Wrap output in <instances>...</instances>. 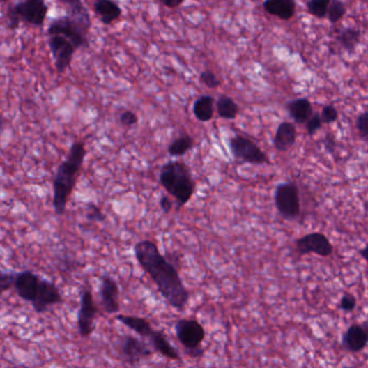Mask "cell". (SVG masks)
<instances>
[{"instance_id": "cb8c5ba5", "label": "cell", "mask_w": 368, "mask_h": 368, "mask_svg": "<svg viewBox=\"0 0 368 368\" xmlns=\"http://www.w3.org/2000/svg\"><path fill=\"white\" fill-rule=\"evenodd\" d=\"M360 39H361V31L352 27L342 29L337 37L340 46L348 53H353L355 51L356 47L359 46Z\"/></svg>"}, {"instance_id": "9a60e30c", "label": "cell", "mask_w": 368, "mask_h": 368, "mask_svg": "<svg viewBox=\"0 0 368 368\" xmlns=\"http://www.w3.org/2000/svg\"><path fill=\"white\" fill-rule=\"evenodd\" d=\"M100 297L102 307L106 314H115L119 312V287L113 277L104 275L100 280Z\"/></svg>"}, {"instance_id": "ffe728a7", "label": "cell", "mask_w": 368, "mask_h": 368, "mask_svg": "<svg viewBox=\"0 0 368 368\" xmlns=\"http://www.w3.org/2000/svg\"><path fill=\"white\" fill-rule=\"evenodd\" d=\"M287 113L296 123L305 125L314 115V107L308 98H297L286 104Z\"/></svg>"}, {"instance_id": "30bf717a", "label": "cell", "mask_w": 368, "mask_h": 368, "mask_svg": "<svg viewBox=\"0 0 368 368\" xmlns=\"http://www.w3.org/2000/svg\"><path fill=\"white\" fill-rule=\"evenodd\" d=\"M119 352L122 360L130 365H137L139 362L153 354V349L147 342L131 335H127L122 338L120 342Z\"/></svg>"}, {"instance_id": "d4e9b609", "label": "cell", "mask_w": 368, "mask_h": 368, "mask_svg": "<svg viewBox=\"0 0 368 368\" xmlns=\"http://www.w3.org/2000/svg\"><path fill=\"white\" fill-rule=\"evenodd\" d=\"M218 116L222 119L233 120L239 114V106L230 96L220 95L216 102Z\"/></svg>"}, {"instance_id": "7a4b0ae2", "label": "cell", "mask_w": 368, "mask_h": 368, "mask_svg": "<svg viewBox=\"0 0 368 368\" xmlns=\"http://www.w3.org/2000/svg\"><path fill=\"white\" fill-rule=\"evenodd\" d=\"M62 3L66 6L67 13L51 22L47 35L64 37L76 50L88 48L89 33L92 26L88 9L79 0H63Z\"/></svg>"}, {"instance_id": "f35d334b", "label": "cell", "mask_w": 368, "mask_h": 368, "mask_svg": "<svg viewBox=\"0 0 368 368\" xmlns=\"http://www.w3.org/2000/svg\"><path fill=\"white\" fill-rule=\"evenodd\" d=\"M184 3V0H162L161 1L163 6H165L167 8H170V9H176V8L180 7Z\"/></svg>"}, {"instance_id": "44dd1931", "label": "cell", "mask_w": 368, "mask_h": 368, "mask_svg": "<svg viewBox=\"0 0 368 368\" xmlns=\"http://www.w3.org/2000/svg\"><path fill=\"white\" fill-rule=\"evenodd\" d=\"M93 10L105 25L113 24L122 15L121 7L112 0H98L94 3Z\"/></svg>"}, {"instance_id": "1f68e13d", "label": "cell", "mask_w": 368, "mask_h": 368, "mask_svg": "<svg viewBox=\"0 0 368 368\" xmlns=\"http://www.w3.org/2000/svg\"><path fill=\"white\" fill-rule=\"evenodd\" d=\"M200 82L208 89H217L220 86V80L210 70H204L200 74Z\"/></svg>"}, {"instance_id": "74e56055", "label": "cell", "mask_w": 368, "mask_h": 368, "mask_svg": "<svg viewBox=\"0 0 368 368\" xmlns=\"http://www.w3.org/2000/svg\"><path fill=\"white\" fill-rule=\"evenodd\" d=\"M324 147H325V151H328V153H334L335 147H336L334 137H330V135H326L325 139H324Z\"/></svg>"}, {"instance_id": "603a6c76", "label": "cell", "mask_w": 368, "mask_h": 368, "mask_svg": "<svg viewBox=\"0 0 368 368\" xmlns=\"http://www.w3.org/2000/svg\"><path fill=\"white\" fill-rule=\"evenodd\" d=\"M194 115L199 121H210L214 115V98L210 95L199 98L194 104Z\"/></svg>"}, {"instance_id": "8d00e7d4", "label": "cell", "mask_w": 368, "mask_h": 368, "mask_svg": "<svg viewBox=\"0 0 368 368\" xmlns=\"http://www.w3.org/2000/svg\"><path fill=\"white\" fill-rule=\"evenodd\" d=\"M160 208L165 214L170 213L171 210H172L173 208V204L169 197L163 196L162 198L160 199Z\"/></svg>"}, {"instance_id": "d6986e66", "label": "cell", "mask_w": 368, "mask_h": 368, "mask_svg": "<svg viewBox=\"0 0 368 368\" xmlns=\"http://www.w3.org/2000/svg\"><path fill=\"white\" fill-rule=\"evenodd\" d=\"M296 128L291 122H282L277 127L273 145L277 151H287L292 148L296 141Z\"/></svg>"}, {"instance_id": "ba28073f", "label": "cell", "mask_w": 368, "mask_h": 368, "mask_svg": "<svg viewBox=\"0 0 368 368\" xmlns=\"http://www.w3.org/2000/svg\"><path fill=\"white\" fill-rule=\"evenodd\" d=\"M230 151L232 155L238 160L251 164H265L269 163L265 151L259 148L257 144L241 135H234L229 141Z\"/></svg>"}, {"instance_id": "4316f807", "label": "cell", "mask_w": 368, "mask_h": 368, "mask_svg": "<svg viewBox=\"0 0 368 368\" xmlns=\"http://www.w3.org/2000/svg\"><path fill=\"white\" fill-rule=\"evenodd\" d=\"M330 0H311L307 3V11L318 19H324L328 15Z\"/></svg>"}, {"instance_id": "6da1fadb", "label": "cell", "mask_w": 368, "mask_h": 368, "mask_svg": "<svg viewBox=\"0 0 368 368\" xmlns=\"http://www.w3.org/2000/svg\"><path fill=\"white\" fill-rule=\"evenodd\" d=\"M134 255L167 304L175 310L184 311L190 294L183 283L176 266L163 256L157 244L151 240L137 242L134 247Z\"/></svg>"}, {"instance_id": "7c38bea8", "label": "cell", "mask_w": 368, "mask_h": 368, "mask_svg": "<svg viewBox=\"0 0 368 368\" xmlns=\"http://www.w3.org/2000/svg\"><path fill=\"white\" fill-rule=\"evenodd\" d=\"M96 307L94 304L93 295L89 289H86L80 297V309L78 314V330L82 337H90L95 330L94 325Z\"/></svg>"}, {"instance_id": "e0dca14e", "label": "cell", "mask_w": 368, "mask_h": 368, "mask_svg": "<svg viewBox=\"0 0 368 368\" xmlns=\"http://www.w3.org/2000/svg\"><path fill=\"white\" fill-rule=\"evenodd\" d=\"M149 339V346L153 351L158 352L161 355L172 361L182 362L180 353L173 347L170 340L167 339V335L162 330H153Z\"/></svg>"}, {"instance_id": "ab89813d", "label": "cell", "mask_w": 368, "mask_h": 368, "mask_svg": "<svg viewBox=\"0 0 368 368\" xmlns=\"http://www.w3.org/2000/svg\"><path fill=\"white\" fill-rule=\"evenodd\" d=\"M360 255H361L366 261V259H367V247H364V249L360 250Z\"/></svg>"}, {"instance_id": "5b68a950", "label": "cell", "mask_w": 368, "mask_h": 368, "mask_svg": "<svg viewBox=\"0 0 368 368\" xmlns=\"http://www.w3.org/2000/svg\"><path fill=\"white\" fill-rule=\"evenodd\" d=\"M49 7L43 0H25L8 7V29L15 31L19 29L21 22L43 26L48 17Z\"/></svg>"}, {"instance_id": "7402d4cb", "label": "cell", "mask_w": 368, "mask_h": 368, "mask_svg": "<svg viewBox=\"0 0 368 368\" xmlns=\"http://www.w3.org/2000/svg\"><path fill=\"white\" fill-rule=\"evenodd\" d=\"M117 321H119L121 324L127 326L130 330L137 332L141 337L149 338L153 334V328L151 326V322L146 319L139 318V316H125V314H119L116 316Z\"/></svg>"}, {"instance_id": "e575fe53", "label": "cell", "mask_w": 368, "mask_h": 368, "mask_svg": "<svg viewBox=\"0 0 368 368\" xmlns=\"http://www.w3.org/2000/svg\"><path fill=\"white\" fill-rule=\"evenodd\" d=\"M119 121L123 127L130 128L137 125L139 118L132 110H125L123 113L120 114Z\"/></svg>"}, {"instance_id": "2e32d148", "label": "cell", "mask_w": 368, "mask_h": 368, "mask_svg": "<svg viewBox=\"0 0 368 368\" xmlns=\"http://www.w3.org/2000/svg\"><path fill=\"white\" fill-rule=\"evenodd\" d=\"M40 280V277L31 271H23V273H17L15 275L13 286H15L20 298L29 301L31 304L36 297Z\"/></svg>"}, {"instance_id": "836d02e7", "label": "cell", "mask_w": 368, "mask_h": 368, "mask_svg": "<svg viewBox=\"0 0 368 368\" xmlns=\"http://www.w3.org/2000/svg\"><path fill=\"white\" fill-rule=\"evenodd\" d=\"M15 275L17 273H0V295L10 289V287L13 286Z\"/></svg>"}, {"instance_id": "ac0fdd59", "label": "cell", "mask_w": 368, "mask_h": 368, "mask_svg": "<svg viewBox=\"0 0 368 368\" xmlns=\"http://www.w3.org/2000/svg\"><path fill=\"white\" fill-rule=\"evenodd\" d=\"M263 8L268 15L289 21L295 15L296 3L293 0H267L263 3Z\"/></svg>"}, {"instance_id": "f1b7e54d", "label": "cell", "mask_w": 368, "mask_h": 368, "mask_svg": "<svg viewBox=\"0 0 368 368\" xmlns=\"http://www.w3.org/2000/svg\"><path fill=\"white\" fill-rule=\"evenodd\" d=\"M356 305H358V301H356L355 296L351 293H344L340 298L338 307H339L340 310L344 311L346 314H349L355 309Z\"/></svg>"}, {"instance_id": "52a82bcc", "label": "cell", "mask_w": 368, "mask_h": 368, "mask_svg": "<svg viewBox=\"0 0 368 368\" xmlns=\"http://www.w3.org/2000/svg\"><path fill=\"white\" fill-rule=\"evenodd\" d=\"M275 204L277 212L284 220H297L301 210L298 187L294 183L277 185L275 192Z\"/></svg>"}, {"instance_id": "277c9868", "label": "cell", "mask_w": 368, "mask_h": 368, "mask_svg": "<svg viewBox=\"0 0 368 368\" xmlns=\"http://www.w3.org/2000/svg\"><path fill=\"white\" fill-rule=\"evenodd\" d=\"M160 184L174 197L180 206L188 204L196 192V183L188 165L182 161H170L161 167Z\"/></svg>"}, {"instance_id": "83f0119b", "label": "cell", "mask_w": 368, "mask_h": 368, "mask_svg": "<svg viewBox=\"0 0 368 368\" xmlns=\"http://www.w3.org/2000/svg\"><path fill=\"white\" fill-rule=\"evenodd\" d=\"M346 13H347V8H346L344 3H342L339 0H330L328 15H326L330 23H332V24L337 23L346 15Z\"/></svg>"}, {"instance_id": "f546056e", "label": "cell", "mask_w": 368, "mask_h": 368, "mask_svg": "<svg viewBox=\"0 0 368 368\" xmlns=\"http://www.w3.org/2000/svg\"><path fill=\"white\" fill-rule=\"evenodd\" d=\"M355 127L359 132L360 137L364 141L368 139V113L364 112L361 115L358 116L355 121Z\"/></svg>"}, {"instance_id": "4dcf8cb0", "label": "cell", "mask_w": 368, "mask_h": 368, "mask_svg": "<svg viewBox=\"0 0 368 368\" xmlns=\"http://www.w3.org/2000/svg\"><path fill=\"white\" fill-rule=\"evenodd\" d=\"M321 120L322 123L325 125H332L335 121H337L338 119V112L336 108L332 105H325L322 108L321 112Z\"/></svg>"}, {"instance_id": "4fadbf2b", "label": "cell", "mask_w": 368, "mask_h": 368, "mask_svg": "<svg viewBox=\"0 0 368 368\" xmlns=\"http://www.w3.org/2000/svg\"><path fill=\"white\" fill-rule=\"evenodd\" d=\"M368 344L367 322L354 323L342 334V346L346 351L359 353L363 351Z\"/></svg>"}, {"instance_id": "8992f818", "label": "cell", "mask_w": 368, "mask_h": 368, "mask_svg": "<svg viewBox=\"0 0 368 368\" xmlns=\"http://www.w3.org/2000/svg\"><path fill=\"white\" fill-rule=\"evenodd\" d=\"M175 334L185 349V353L192 359H199L204 354L202 342L206 339V330L196 319H180L175 323Z\"/></svg>"}, {"instance_id": "3957f363", "label": "cell", "mask_w": 368, "mask_h": 368, "mask_svg": "<svg viewBox=\"0 0 368 368\" xmlns=\"http://www.w3.org/2000/svg\"><path fill=\"white\" fill-rule=\"evenodd\" d=\"M86 155L84 141H75L65 160L59 165L53 180V208L56 215H63L66 210L67 202L76 187Z\"/></svg>"}, {"instance_id": "d590c367", "label": "cell", "mask_w": 368, "mask_h": 368, "mask_svg": "<svg viewBox=\"0 0 368 368\" xmlns=\"http://www.w3.org/2000/svg\"><path fill=\"white\" fill-rule=\"evenodd\" d=\"M86 217H88V220H92V222H103L105 216L103 215L100 208L94 206V204H90L89 206V212L86 214Z\"/></svg>"}, {"instance_id": "9c48e42d", "label": "cell", "mask_w": 368, "mask_h": 368, "mask_svg": "<svg viewBox=\"0 0 368 368\" xmlns=\"http://www.w3.org/2000/svg\"><path fill=\"white\" fill-rule=\"evenodd\" d=\"M297 252L300 255H308V254H316L321 257H330L334 252L332 242L330 241L325 234L321 232H311L304 237L299 238L295 242Z\"/></svg>"}, {"instance_id": "8fae6325", "label": "cell", "mask_w": 368, "mask_h": 368, "mask_svg": "<svg viewBox=\"0 0 368 368\" xmlns=\"http://www.w3.org/2000/svg\"><path fill=\"white\" fill-rule=\"evenodd\" d=\"M48 43L55 68L59 72H64L72 65L76 49L70 40L62 36H50Z\"/></svg>"}, {"instance_id": "d6a6232c", "label": "cell", "mask_w": 368, "mask_h": 368, "mask_svg": "<svg viewBox=\"0 0 368 368\" xmlns=\"http://www.w3.org/2000/svg\"><path fill=\"white\" fill-rule=\"evenodd\" d=\"M322 120H321L320 115L318 113H314V115L311 116L310 119L306 122L307 133L310 137H314V134L322 128Z\"/></svg>"}, {"instance_id": "5bb4252c", "label": "cell", "mask_w": 368, "mask_h": 368, "mask_svg": "<svg viewBox=\"0 0 368 368\" xmlns=\"http://www.w3.org/2000/svg\"><path fill=\"white\" fill-rule=\"evenodd\" d=\"M60 302H62V295L56 285L41 279L36 297L31 302L33 310L36 311L37 314H43L48 310L49 307Z\"/></svg>"}, {"instance_id": "484cf974", "label": "cell", "mask_w": 368, "mask_h": 368, "mask_svg": "<svg viewBox=\"0 0 368 368\" xmlns=\"http://www.w3.org/2000/svg\"><path fill=\"white\" fill-rule=\"evenodd\" d=\"M194 146V141L189 134H183L178 139H175L169 145L167 151L173 157H180L186 155L189 151H192Z\"/></svg>"}]
</instances>
